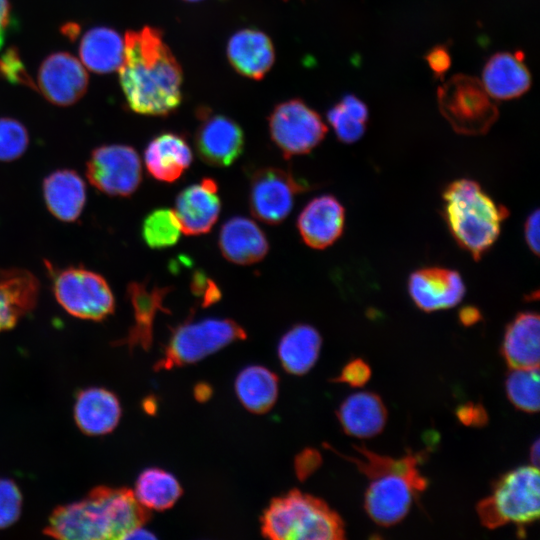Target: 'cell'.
Returning <instances> with one entry per match:
<instances>
[{"mask_svg":"<svg viewBox=\"0 0 540 540\" xmlns=\"http://www.w3.org/2000/svg\"><path fill=\"white\" fill-rule=\"evenodd\" d=\"M39 291V281L30 271L0 269V332L12 329L35 308Z\"/></svg>","mask_w":540,"mask_h":540,"instance_id":"d6986e66","label":"cell"},{"mask_svg":"<svg viewBox=\"0 0 540 540\" xmlns=\"http://www.w3.org/2000/svg\"><path fill=\"white\" fill-rule=\"evenodd\" d=\"M191 289L196 296L202 298L204 306L213 304L221 297L217 285L202 272L194 274Z\"/></svg>","mask_w":540,"mask_h":540,"instance_id":"74e56055","label":"cell"},{"mask_svg":"<svg viewBox=\"0 0 540 540\" xmlns=\"http://www.w3.org/2000/svg\"><path fill=\"white\" fill-rule=\"evenodd\" d=\"M22 495L17 484L7 478H0V529L14 524L21 513Z\"/></svg>","mask_w":540,"mask_h":540,"instance_id":"d590c367","label":"cell"},{"mask_svg":"<svg viewBox=\"0 0 540 540\" xmlns=\"http://www.w3.org/2000/svg\"><path fill=\"white\" fill-rule=\"evenodd\" d=\"M459 420L469 426H483L487 422L485 409L479 404H465L458 408Z\"/></svg>","mask_w":540,"mask_h":540,"instance_id":"b9f144b4","label":"cell"},{"mask_svg":"<svg viewBox=\"0 0 540 540\" xmlns=\"http://www.w3.org/2000/svg\"><path fill=\"white\" fill-rule=\"evenodd\" d=\"M539 210L536 209L529 214L524 224L525 242L530 251L538 255L540 250V234H539Z\"/></svg>","mask_w":540,"mask_h":540,"instance_id":"60d3db41","label":"cell"},{"mask_svg":"<svg viewBox=\"0 0 540 540\" xmlns=\"http://www.w3.org/2000/svg\"><path fill=\"white\" fill-rule=\"evenodd\" d=\"M539 471L523 466L503 475L492 493L477 504L481 523L490 529L505 524L527 525L539 517Z\"/></svg>","mask_w":540,"mask_h":540,"instance_id":"8992f818","label":"cell"},{"mask_svg":"<svg viewBox=\"0 0 540 540\" xmlns=\"http://www.w3.org/2000/svg\"><path fill=\"white\" fill-rule=\"evenodd\" d=\"M306 188L290 172L277 167L260 168L250 178V211L264 223L279 224L291 212L296 195Z\"/></svg>","mask_w":540,"mask_h":540,"instance_id":"7c38bea8","label":"cell"},{"mask_svg":"<svg viewBox=\"0 0 540 540\" xmlns=\"http://www.w3.org/2000/svg\"><path fill=\"white\" fill-rule=\"evenodd\" d=\"M427 61L435 74H443L450 66V57L443 47H435L427 56Z\"/></svg>","mask_w":540,"mask_h":540,"instance_id":"7bdbcfd3","label":"cell"},{"mask_svg":"<svg viewBox=\"0 0 540 540\" xmlns=\"http://www.w3.org/2000/svg\"><path fill=\"white\" fill-rule=\"evenodd\" d=\"M246 331L231 319L206 318L173 328L163 357L154 369L171 370L196 363L227 345L246 339Z\"/></svg>","mask_w":540,"mask_h":540,"instance_id":"52a82bcc","label":"cell"},{"mask_svg":"<svg viewBox=\"0 0 540 540\" xmlns=\"http://www.w3.org/2000/svg\"><path fill=\"white\" fill-rule=\"evenodd\" d=\"M370 377L369 365L364 360L357 358L348 362L333 381L346 383L352 387H362L369 381Z\"/></svg>","mask_w":540,"mask_h":540,"instance_id":"8d00e7d4","label":"cell"},{"mask_svg":"<svg viewBox=\"0 0 540 540\" xmlns=\"http://www.w3.org/2000/svg\"><path fill=\"white\" fill-rule=\"evenodd\" d=\"M181 233L180 223L172 209L158 208L144 219L141 228L142 238L152 249H163L177 243Z\"/></svg>","mask_w":540,"mask_h":540,"instance_id":"d6a6232c","label":"cell"},{"mask_svg":"<svg viewBox=\"0 0 540 540\" xmlns=\"http://www.w3.org/2000/svg\"><path fill=\"white\" fill-rule=\"evenodd\" d=\"M439 109L452 128L465 135L486 133L498 118V109L482 82L455 75L437 92Z\"/></svg>","mask_w":540,"mask_h":540,"instance_id":"ba28073f","label":"cell"},{"mask_svg":"<svg viewBox=\"0 0 540 540\" xmlns=\"http://www.w3.org/2000/svg\"><path fill=\"white\" fill-rule=\"evenodd\" d=\"M268 126L272 141L285 158L309 153L328 131L321 116L300 99L276 105Z\"/></svg>","mask_w":540,"mask_h":540,"instance_id":"30bf717a","label":"cell"},{"mask_svg":"<svg viewBox=\"0 0 540 540\" xmlns=\"http://www.w3.org/2000/svg\"><path fill=\"white\" fill-rule=\"evenodd\" d=\"M150 516L132 490L98 486L83 499L57 507L44 533L67 540L124 539Z\"/></svg>","mask_w":540,"mask_h":540,"instance_id":"7a4b0ae2","label":"cell"},{"mask_svg":"<svg viewBox=\"0 0 540 540\" xmlns=\"http://www.w3.org/2000/svg\"><path fill=\"white\" fill-rule=\"evenodd\" d=\"M278 382V376L266 367L247 366L236 377V395L248 411L262 414L275 404Z\"/></svg>","mask_w":540,"mask_h":540,"instance_id":"f546056e","label":"cell"},{"mask_svg":"<svg viewBox=\"0 0 540 540\" xmlns=\"http://www.w3.org/2000/svg\"><path fill=\"white\" fill-rule=\"evenodd\" d=\"M482 85L492 99L510 100L524 94L531 85L530 73L519 52L493 55L483 69Z\"/></svg>","mask_w":540,"mask_h":540,"instance_id":"603a6c76","label":"cell"},{"mask_svg":"<svg viewBox=\"0 0 540 540\" xmlns=\"http://www.w3.org/2000/svg\"><path fill=\"white\" fill-rule=\"evenodd\" d=\"M134 495L148 510L171 508L182 495V487L171 473L160 468H148L137 478Z\"/></svg>","mask_w":540,"mask_h":540,"instance_id":"4dcf8cb0","label":"cell"},{"mask_svg":"<svg viewBox=\"0 0 540 540\" xmlns=\"http://www.w3.org/2000/svg\"><path fill=\"white\" fill-rule=\"evenodd\" d=\"M0 71L12 82L28 83L16 53L8 52L0 59Z\"/></svg>","mask_w":540,"mask_h":540,"instance_id":"ab89813d","label":"cell"},{"mask_svg":"<svg viewBox=\"0 0 540 540\" xmlns=\"http://www.w3.org/2000/svg\"><path fill=\"white\" fill-rule=\"evenodd\" d=\"M327 119L340 141L353 143L365 132L368 110L360 99L347 95L329 110Z\"/></svg>","mask_w":540,"mask_h":540,"instance_id":"1f68e13d","label":"cell"},{"mask_svg":"<svg viewBox=\"0 0 540 540\" xmlns=\"http://www.w3.org/2000/svg\"><path fill=\"white\" fill-rule=\"evenodd\" d=\"M321 456L316 450L306 449L295 459V470L299 479L304 480L321 464Z\"/></svg>","mask_w":540,"mask_h":540,"instance_id":"f35d334b","label":"cell"},{"mask_svg":"<svg viewBox=\"0 0 540 540\" xmlns=\"http://www.w3.org/2000/svg\"><path fill=\"white\" fill-rule=\"evenodd\" d=\"M29 143L26 128L12 118H0V161L19 158Z\"/></svg>","mask_w":540,"mask_h":540,"instance_id":"e575fe53","label":"cell"},{"mask_svg":"<svg viewBox=\"0 0 540 540\" xmlns=\"http://www.w3.org/2000/svg\"><path fill=\"white\" fill-rule=\"evenodd\" d=\"M408 292L418 308L432 312L456 306L465 294V285L455 270L424 267L409 276Z\"/></svg>","mask_w":540,"mask_h":540,"instance_id":"9a60e30c","label":"cell"},{"mask_svg":"<svg viewBox=\"0 0 540 540\" xmlns=\"http://www.w3.org/2000/svg\"><path fill=\"white\" fill-rule=\"evenodd\" d=\"M193 154L183 136L163 132L154 137L144 151L149 174L162 182H175L190 167Z\"/></svg>","mask_w":540,"mask_h":540,"instance_id":"44dd1931","label":"cell"},{"mask_svg":"<svg viewBox=\"0 0 540 540\" xmlns=\"http://www.w3.org/2000/svg\"><path fill=\"white\" fill-rule=\"evenodd\" d=\"M442 199L444 220L454 240L475 260H480L498 239L508 209L471 179L449 183Z\"/></svg>","mask_w":540,"mask_h":540,"instance_id":"277c9868","label":"cell"},{"mask_svg":"<svg viewBox=\"0 0 540 540\" xmlns=\"http://www.w3.org/2000/svg\"><path fill=\"white\" fill-rule=\"evenodd\" d=\"M121 417L117 396L100 387L81 390L74 405V418L78 428L86 435L100 436L116 428Z\"/></svg>","mask_w":540,"mask_h":540,"instance_id":"7402d4cb","label":"cell"},{"mask_svg":"<svg viewBox=\"0 0 540 540\" xmlns=\"http://www.w3.org/2000/svg\"><path fill=\"white\" fill-rule=\"evenodd\" d=\"M218 244L230 262L249 265L261 261L269 250L263 230L251 219L234 216L221 227Z\"/></svg>","mask_w":540,"mask_h":540,"instance_id":"ffe728a7","label":"cell"},{"mask_svg":"<svg viewBox=\"0 0 540 540\" xmlns=\"http://www.w3.org/2000/svg\"><path fill=\"white\" fill-rule=\"evenodd\" d=\"M337 415L345 433L358 438L378 435L387 420L382 399L372 392H358L347 397Z\"/></svg>","mask_w":540,"mask_h":540,"instance_id":"484cf974","label":"cell"},{"mask_svg":"<svg viewBox=\"0 0 540 540\" xmlns=\"http://www.w3.org/2000/svg\"><path fill=\"white\" fill-rule=\"evenodd\" d=\"M142 538H144V539H154L155 535L152 534L151 532L145 530L143 528V526H141V527H138V528L134 529L130 533H128L124 539H142Z\"/></svg>","mask_w":540,"mask_h":540,"instance_id":"bcb514c9","label":"cell"},{"mask_svg":"<svg viewBox=\"0 0 540 540\" xmlns=\"http://www.w3.org/2000/svg\"><path fill=\"white\" fill-rule=\"evenodd\" d=\"M119 79L129 108L138 114L167 116L181 104L182 69L158 28L126 32Z\"/></svg>","mask_w":540,"mask_h":540,"instance_id":"6da1fadb","label":"cell"},{"mask_svg":"<svg viewBox=\"0 0 540 540\" xmlns=\"http://www.w3.org/2000/svg\"><path fill=\"white\" fill-rule=\"evenodd\" d=\"M220 210L221 201L216 181L203 178L180 191L173 211L181 231L189 236H198L211 230L218 220Z\"/></svg>","mask_w":540,"mask_h":540,"instance_id":"2e32d148","label":"cell"},{"mask_svg":"<svg viewBox=\"0 0 540 540\" xmlns=\"http://www.w3.org/2000/svg\"><path fill=\"white\" fill-rule=\"evenodd\" d=\"M539 334L535 312H521L507 325L501 352L512 369L539 368Z\"/></svg>","mask_w":540,"mask_h":540,"instance_id":"cb8c5ba5","label":"cell"},{"mask_svg":"<svg viewBox=\"0 0 540 540\" xmlns=\"http://www.w3.org/2000/svg\"><path fill=\"white\" fill-rule=\"evenodd\" d=\"M321 343V336L314 327L293 326L278 344V357L284 370L293 375L307 373L318 359Z\"/></svg>","mask_w":540,"mask_h":540,"instance_id":"f1b7e54d","label":"cell"},{"mask_svg":"<svg viewBox=\"0 0 540 540\" xmlns=\"http://www.w3.org/2000/svg\"><path fill=\"white\" fill-rule=\"evenodd\" d=\"M510 402L519 410L535 413L539 410V368L512 369L506 380Z\"/></svg>","mask_w":540,"mask_h":540,"instance_id":"836d02e7","label":"cell"},{"mask_svg":"<svg viewBox=\"0 0 540 540\" xmlns=\"http://www.w3.org/2000/svg\"><path fill=\"white\" fill-rule=\"evenodd\" d=\"M88 74L73 55L57 52L49 55L38 71V87L50 102L67 106L78 101L86 92Z\"/></svg>","mask_w":540,"mask_h":540,"instance_id":"5bb4252c","label":"cell"},{"mask_svg":"<svg viewBox=\"0 0 540 540\" xmlns=\"http://www.w3.org/2000/svg\"><path fill=\"white\" fill-rule=\"evenodd\" d=\"M48 269L52 277L54 296L70 315L101 321L114 312L115 299L112 290L99 273L77 266L55 270L48 265Z\"/></svg>","mask_w":540,"mask_h":540,"instance_id":"9c48e42d","label":"cell"},{"mask_svg":"<svg viewBox=\"0 0 540 540\" xmlns=\"http://www.w3.org/2000/svg\"><path fill=\"white\" fill-rule=\"evenodd\" d=\"M11 21L9 0H0V49Z\"/></svg>","mask_w":540,"mask_h":540,"instance_id":"ee69618b","label":"cell"},{"mask_svg":"<svg viewBox=\"0 0 540 540\" xmlns=\"http://www.w3.org/2000/svg\"><path fill=\"white\" fill-rule=\"evenodd\" d=\"M539 440H536L530 450V460L533 464V466L538 467L539 464V458H540V448H539Z\"/></svg>","mask_w":540,"mask_h":540,"instance_id":"7dc6e473","label":"cell"},{"mask_svg":"<svg viewBox=\"0 0 540 540\" xmlns=\"http://www.w3.org/2000/svg\"><path fill=\"white\" fill-rule=\"evenodd\" d=\"M197 115L200 123L195 133V148L200 159L214 167L231 165L243 151L242 128L233 119L203 108Z\"/></svg>","mask_w":540,"mask_h":540,"instance_id":"4fadbf2b","label":"cell"},{"mask_svg":"<svg viewBox=\"0 0 540 540\" xmlns=\"http://www.w3.org/2000/svg\"><path fill=\"white\" fill-rule=\"evenodd\" d=\"M227 57L240 75L260 80L272 68L275 50L267 34L258 29L245 28L230 37Z\"/></svg>","mask_w":540,"mask_h":540,"instance_id":"ac0fdd59","label":"cell"},{"mask_svg":"<svg viewBox=\"0 0 540 540\" xmlns=\"http://www.w3.org/2000/svg\"><path fill=\"white\" fill-rule=\"evenodd\" d=\"M79 55L82 64L93 72H113L123 63L124 39L111 28H92L80 41Z\"/></svg>","mask_w":540,"mask_h":540,"instance_id":"83f0119b","label":"cell"},{"mask_svg":"<svg viewBox=\"0 0 540 540\" xmlns=\"http://www.w3.org/2000/svg\"><path fill=\"white\" fill-rule=\"evenodd\" d=\"M184 1H188V2H197V1H200V0H184Z\"/></svg>","mask_w":540,"mask_h":540,"instance_id":"c3c4849f","label":"cell"},{"mask_svg":"<svg viewBox=\"0 0 540 540\" xmlns=\"http://www.w3.org/2000/svg\"><path fill=\"white\" fill-rule=\"evenodd\" d=\"M86 176L99 191L110 195H132L142 181V166L136 150L111 144L94 149L86 164Z\"/></svg>","mask_w":540,"mask_h":540,"instance_id":"8fae6325","label":"cell"},{"mask_svg":"<svg viewBox=\"0 0 540 540\" xmlns=\"http://www.w3.org/2000/svg\"><path fill=\"white\" fill-rule=\"evenodd\" d=\"M362 458L346 457L369 480L364 506L370 518L381 526L400 522L408 513L413 500L424 491L427 480L421 475L420 455L409 454L394 459L379 455L365 446H355Z\"/></svg>","mask_w":540,"mask_h":540,"instance_id":"3957f363","label":"cell"},{"mask_svg":"<svg viewBox=\"0 0 540 540\" xmlns=\"http://www.w3.org/2000/svg\"><path fill=\"white\" fill-rule=\"evenodd\" d=\"M171 287H149L145 282H131L127 286V297L134 310V325L122 343L130 347L141 345L148 349L152 342V326L158 311L167 312L163 305Z\"/></svg>","mask_w":540,"mask_h":540,"instance_id":"4316f807","label":"cell"},{"mask_svg":"<svg viewBox=\"0 0 540 540\" xmlns=\"http://www.w3.org/2000/svg\"><path fill=\"white\" fill-rule=\"evenodd\" d=\"M262 535L274 540H339L344 522L326 502L291 490L274 498L261 516Z\"/></svg>","mask_w":540,"mask_h":540,"instance_id":"5b68a950","label":"cell"},{"mask_svg":"<svg viewBox=\"0 0 540 540\" xmlns=\"http://www.w3.org/2000/svg\"><path fill=\"white\" fill-rule=\"evenodd\" d=\"M43 194L48 210L65 222L77 220L86 203L85 183L69 169L50 173L43 181Z\"/></svg>","mask_w":540,"mask_h":540,"instance_id":"d4e9b609","label":"cell"},{"mask_svg":"<svg viewBox=\"0 0 540 540\" xmlns=\"http://www.w3.org/2000/svg\"><path fill=\"white\" fill-rule=\"evenodd\" d=\"M345 210L333 195L310 200L300 212L297 228L304 243L313 249H325L343 233Z\"/></svg>","mask_w":540,"mask_h":540,"instance_id":"e0dca14e","label":"cell"},{"mask_svg":"<svg viewBox=\"0 0 540 540\" xmlns=\"http://www.w3.org/2000/svg\"><path fill=\"white\" fill-rule=\"evenodd\" d=\"M459 318L462 324L469 326L478 322L481 315L477 308L469 306L460 311Z\"/></svg>","mask_w":540,"mask_h":540,"instance_id":"f6af8a7d","label":"cell"}]
</instances>
